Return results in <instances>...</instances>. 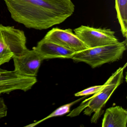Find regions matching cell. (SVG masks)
Returning <instances> with one entry per match:
<instances>
[{"instance_id":"3","label":"cell","mask_w":127,"mask_h":127,"mask_svg":"<svg viewBox=\"0 0 127 127\" xmlns=\"http://www.w3.org/2000/svg\"><path fill=\"white\" fill-rule=\"evenodd\" d=\"M126 40L116 43L88 48L74 52L69 59L77 62H84L92 68H95L121 59L126 50Z\"/></svg>"},{"instance_id":"14","label":"cell","mask_w":127,"mask_h":127,"mask_svg":"<svg viewBox=\"0 0 127 127\" xmlns=\"http://www.w3.org/2000/svg\"><path fill=\"white\" fill-rule=\"evenodd\" d=\"M8 108L3 98H0V119L6 116Z\"/></svg>"},{"instance_id":"6","label":"cell","mask_w":127,"mask_h":127,"mask_svg":"<svg viewBox=\"0 0 127 127\" xmlns=\"http://www.w3.org/2000/svg\"><path fill=\"white\" fill-rule=\"evenodd\" d=\"M36 77H28L0 68V95L16 90L26 92L37 83Z\"/></svg>"},{"instance_id":"4","label":"cell","mask_w":127,"mask_h":127,"mask_svg":"<svg viewBox=\"0 0 127 127\" xmlns=\"http://www.w3.org/2000/svg\"><path fill=\"white\" fill-rule=\"evenodd\" d=\"M27 39L23 30L0 24V66L9 62L14 56L26 52Z\"/></svg>"},{"instance_id":"9","label":"cell","mask_w":127,"mask_h":127,"mask_svg":"<svg viewBox=\"0 0 127 127\" xmlns=\"http://www.w3.org/2000/svg\"><path fill=\"white\" fill-rule=\"evenodd\" d=\"M33 49L44 59H69L74 52L64 48L53 42L43 38Z\"/></svg>"},{"instance_id":"11","label":"cell","mask_w":127,"mask_h":127,"mask_svg":"<svg viewBox=\"0 0 127 127\" xmlns=\"http://www.w3.org/2000/svg\"><path fill=\"white\" fill-rule=\"evenodd\" d=\"M117 17L120 25L123 36H127V0H115Z\"/></svg>"},{"instance_id":"2","label":"cell","mask_w":127,"mask_h":127,"mask_svg":"<svg viewBox=\"0 0 127 127\" xmlns=\"http://www.w3.org/2000/svg\"><path fill=\"white\" fill-rule=\"evenodd\" d=\"M127 64H126L124 66L118 68L105 83V86L104 88L83 101L78 107L69 113L67 116H76L84 110V114L87 116H91L94 113L91 118V122L94 123L96 122L102 113V108L115 90L122 82L124 77L123 72Z\"/></svg>"},{"instance_id":"5","label":"cell","mask_w":127,"mask_h":127,"mask_svg":"<svg viewBox=\"0 0 127 127\" xmlns=\"http://www.w3.org/2000/svg\"><path fill=\"white\" fill-rule=\"evenodd\" d=\"M76 35L88 48L116 43L119 42L115 32L110 29L81 26L73 30Z\"/></svg>"},{"instance_id":"10","label":"cell","mask_w":127,"mask_h":127,"mask_svg":"<svg viewBox=\"0 0 127 127\" xmlns=\"http://www.w3.org/2000/svg\"><path fill=\"white\" fill-rule=\"evenodd\" d=\"M127 111L120 106L107 108L102 120V127H126Z\"/></svg>"},{"instance_id":"1","label":"cell","mask_w":127,"mask_h":127,"mask_svg":"<svg viewBox=\"0 0 127 127\" xmlns=\"http://www.w3.org/2000/svg\"><path fill=\"white\" fill-rule=\"evenodd\" d=\"M12 18L26 28L47 29L61 24L75 11L72 0H4Z\"/></svg>"},{"instance_id":"8","label":"cell","mask_w":127,"mask_h":127,"mask_svg":"<svg viewBox=\"0 0 127 127\" xmlns=\"http://www.w3.org/2000/svg\"><path fill=\"white\" fill-rule=\"evenodd\" d=\"M14 70L20 75L28 77H36L44 59L32 49L20 56H14Z\"/></svg>"},{"instance_id":"12","label":"cell","mask_w":127,"mask_h":127,"mask_svg":"<svg viewBox=\"0 0 127 127\" xmlns=\"http://www.w3.org/2000/svg\"><path fill=\"white\" fill-rule=\"evenodd\" d=\"M85 97H82V98H80L77 100H75L72 102H70V103H68V104H66L64 105H62L61 107H59L58 108L55 110L53 111L52 113H51L50 114L49 116H47L45 118H44L43 119L40 120V121H37V122L34 123L32 124H30L29 125L25 127H32L34 126H36L38 124H40L43 121L50 119V118H52V117H55L59 116H63L64 115L67 113H69L70 111V108L74 104L76 103V102L79 101L81 99H83Z\"/></svg>"},{"instance_id":"7","label":"cell","mask_w":127,"mask_h":127,"mask_svg":"<svg viewBox=\"0 0 127 127\" xmlns=\"http://www.w3.org/2000/svg\"><path fill=\"white\" fill-rule=\"evenodd\" d=\"M43 38L74 52L88 48L70 29H61L53 28Z\"/></svg>"},{"instance_id":"13","label":"cell","mask_w":127,"mask_h":127,"mask_svg":"<svg viewBox=\"0 0 127 127\" xmlns=\"http://www.w3.org/2000/svg\"><path fill=\"white\" fill-rule=\"evenodd\" d=\"M105 86V84L103 85L93 86L76 93L75 94V95L76 96H79L94 94L101 90L102 88H104Z\"/></svg>"}]
</instances>
